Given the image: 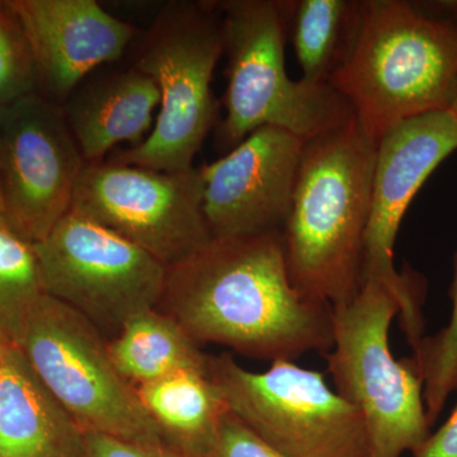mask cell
I'll return each mask as SVG.
<instances>
[{"instance_id": "2e32d148", "label": "cell", "mask_w": 457, "mask_h": 457, "mask_svg": "<svg viewBox=\"0 0 457 457\" xmlns=\"http://www.w3.org/2000/svg\"><path fill=\"white\" fill-rule=\"evenodd\" d=\"M159 104L154 80L134 66L78 90L64 116L84 162L102 163L119 144L145 140Z\"/></svg>"}, {"instance_id": "ac0fdd59", "label": "cell", "mask_w": 457, "mask_h": 457, "mask_svg": "<svg viewBox=\"0 0 457 457\" xmlns=\"http://www.w3.org/2000/svg\"><path fill=\"white\" fill-rule=\"evenodd\" d=\"M107 348L114 368L134 387L183 370H209V354L158 308L129 319Z\"/></svg>"}, {"instance_id": "5bb4252c", "label": "cell", "mask_w": 457, "mask_h": 457, "mask_svg": "<svg viewBox=\"0 0 457 457\" xmlns=\"http://www.w3.org/2000/svg\"><path fill=\"white\" fill-rule=\"evenodd\" d=\"M49 101L66 102L96 68L125 54L137 29L96 0H8Z\"/></svg>"}, {"instance_id": "cb8c5ba5", "label": "cell", "mask_w": 457, "mask_h": 457, "mask_svg": "<svg viewBox=\"0 0 457 457\" xmlns=\"http://www.w3.org/2000/svg\"><path fill=\"white\" fill-rule=\"evenodd\" d=\"M86 457H185L165 444L122 440L104 433L83 431Z\"/></svg>"}, {"instance_id": "e0dca14e", "label": "cell", "mask_w": 457, "mask_h": 457, "mask_svg": "<svg viewBox=\"0 0 457 457\" xmlns=\"http://www.w3.org/2000/svg\"><path fill=\"white\" fill-rule=\"evenodd\" d=\"M162 440L185 457H210L228 409L209 370H183L135 387Z\"/></svg>"}, {"instance_id": "277c9868", "label": "cell", "mask_w": 457, "mask_h": 457, "mask_svg": "<svg viewBox=\"0 0 457 457\" xmlns=\"http://www.w3.org/2000/svg\"><path fill=\"white\" fill-rule=\"evenodd\" d=\"M222 54L215 2L165 4L144 33L135 62L161 93L154 128L139 145L119 150L108 162L161 171L194 168L218 116L212 83Z\"/></svg>"}, {"instance_id": "9a60e30c", "label": "cell", "mask_w": 457, "mask_h": 457, "mask_svg": "<svg viewBox=\"0 0 457 457\" xmlns=\"http://www.w3.org/2000/svg\"><path fill=\"white\" fill-rule=\"evenodd\" d=\"M0 457H86L83 429L8 343L0 350Z\"/></svg>"}, {"instance_id": "4316f807", "label": "cell", "mask_w": 457, "mask_h": 457, "mask_svg": "<svg viewBox=\"0 0 457 457\" xmlns=\"http://www.w3.org/2000/svg\"><path fill=\"white\" fill-rule=\"evenodd\" d=\"M0 215H3V201H2V195H0Z\"/></svg>"}, {"instance_id": "5b68a950", "label": "cell", "mask_w": 457, "mask_h": 457, "mask_svg": "<svg viewBox=\"0 0 457 457\" xmlns=\"http://www.w3.org/2000/svg\"><path fill=\"white\" fill-rule=\"evenodd\" d=\"M228 57L227 117L221 146L236 147L249 134L275 126L308 141L353 116L330 84L293 80L285 65L286 26L281 2L218 0Z\"/></svg>"}, {"instance_id": "603a6c76", "label": "cell", "mask_w": 457, "mask_h": 457, "mask_svg": "<svg viewBox=\"0 0 457 457\" xmlns=\"http://www.w3.org/2000/svg\"><path fill=\"white\" fill-rule=\"evenodd\" d=\"M210 457H286L231 413L225 414Z\"/></svg>"}, {"instance_id": "ba28073f", "label": "cell", "mask_w": 457, "mask_h": 457, "mask_svg": "<svg viewBox=\"0 0 457 457\" xmlns=\"http://www.w3.org/2000/svg\"><path fill=\"white\" fill-rule=\"evenodd\" d=\"M14 345L83 431L164 444L135 387L114 368L101 330L71 306L45 294Z\"/></svg>"}, {"instance_id": "6da1fadb", "label": "cell", "mask_w": 457, "mask_h": 457, "mask_svg": "<svg viewBox=\"0 0 457 457\" xmlns=\"http://www.w3.org/2000/svg\"><path fill=\"white\" fill-rule=\"evenodd\" d=\"M156 308L198 345H224L270 363L333 345L332 306L295 288L281 231L212 237L168 267Z\"/></svg>"}, {"instance_id": "ffe728a7", "label": "cell", "mask_w": 457, "mask_h": 457, "mask_svg": "<svg viewBox=\"0 0 457 457\" xmlns=\"http://www.w3.org/2000/svg\"><path fill=\"white\" fill-rule=\"evenodd\" d=\"M44 295L33 243L0 215V341L16 345L26 319Z\"/></svg>"}, {"instance_id": "30bf717a", "label": "cell", "mask_w": 457, "mask_h": 457, "mask_svg": "<svg viewBox=\"0 0 457 457\" xmlns=\"http://www.w3.org/2000/svg\"><path fill=\"white\" fill-rule=\"evenodd\" d=\"M456 150L457 120L450 110L404 120L385 132L376 145L362 282H378L394 295L399 303L403 330L413 351L425 337L423 299L417 279L396 270L394 246L404 213L417 192Z\"/></svg>"}, {"instance_id": "3957f363", "label": "cell", "mask_w": 457, "mask_h": 457, "mask_svg": "<svg viewBox=\"0 0 457 457\" xmlns=\"http://www.w3.org/2000/svg\"><path fill=\"white\" fill-rule=\"evenodd\" d=\"M457 27L403 0H363L356 41L329 84L378 144L404 120L449 110Z\"/></svg>"}, {"instance_id": "7402d4cb", "label": "cell", "mask_w": 457, "mask_h": 457, "mask_svg": "<svg viewBox=\"0 0 457 457\" xmlns=\"http://www.w3.org/2000/svg\"><path fill=\"white\" fill-rule=\"evenodd\" d=\"M37 89V69L26 33L8 0L0 2V110Z\"/></svg>"}, {"instance_id": "7c38bea8", "label": "cell", "mask_w": 457, "mask_h": 457, "mask_svg": "<svg viewBox=\"0 0 457 457\" xmlns=\"http://www.w3.org/2000/svg\"><path fill=\"white\" fill-rule=\"evenodd\" d=\"M64 113L38 93L0 110L3 216L38 243L71 212L84 170Z\"/></svg>"}, {"instance_id": "4fadbf2b", "label": "cell", "mask_w": 457, "mask_h": 457, "mask_svg": "<svg viewBox=\"0 0 457 457\" xmlns=\"http://www.w3.org/2000/svg\"><path fill=\"white\" fill-rule=\"evenodd\" d=\"M303 144L290 131L263 126L227 155L198 168L212 237L282 231Z\"/></svg>"}, {"instance_id": "7a4b0ae2", "label": "cell", "mask_w": 457, "mask_h": 457, "mask_svg": "<svg viewBox=\"0 0 457 457\" xmlns=\"http://www.w3.org/2000/svg\"><path fill=\"white\" fill-rule=\"evenodd\" d=\"M376 145L354 114L303 144L282 245L295 288L332 308L362 287Z\"/></svg>"}, {"instance_id": "484cf974", "label": "cell", "mask_w": 457, "mask_h": 457, "mask_svg": "<svg viewBox=\"0 0 457 457\" xmlns=\"http://www.w3.org/2000/svg\"><path fill=\"white\" fill-rule=\"evenodd\" d=\"M449 110L451 112H453V116H455L457 120V79L455 87H453V97H451Z\"/></svg>"}, {"instance_id": "44dd1931", "label": "cell", "mask_w": 457, "mask_h": 457, "mask_svg": "<svg viewBox=\"0 0 457 457\" xmlns=\"http://www.w3.org/2000/svg\"><path fill=\"white\" fill-rule=\"evenodd\" d=\"M453 269L449 323L436 335L423 337L411 357L422 378L423 398L431 425L444 411L451 393L457 390V253Z\"/></svg>"}, {"instance_id": "d6986e66", "label": "cell", "mask_w": 457, "mask_h": 457, "mask_svg": "<svg viewBox=\"0 0 457 457\" xmlns=\"http://www.w3.org/2000/svg\"><path fill=\"white\" fill-rule=\"evenodd\" d=\"M286 31L302 68L300 79L329 84L350 55L359 33V0H290L281 2Z\"/></svg>"}, {"instance_id": "8fae6325", "label": "cell", "mask_w": 457, "mask_h": 457, "mask_svg": "<svg viewBox=\"0 0 457 457\" xmlns=\"http://www.w3.org/2000/svg\"><path fill=\"white\" fill-rule=\"evenodd\" d=\"M203 200L198 168L161 171L102 162L84 165L71 210L170 267L212 239Z\"/></svg>"}, {"instance_id": "8992f818", "label": "cell", "mask_w": 457, "mask_h": 457, "mask_svg": "<svg viewBox=\"0 0 457 457\" xmlns=\"http://www.w3.org/2000/svg\"><path fill=\"white\" fill-rule=\"evenodd\" d=\"M399 315L394 295L375 281L363 282L350 303L332 308L327 371L336 392L365 420L370 457L414 453L431 435L416 363L396 360L390 348V327Z\"/></svg>"}, {"instance_id": "83f0119b", "label": "cell", "mask_w": 457, "mask_h": 457, "mask_svg": "<svg viewBox=\"0 0 457 457\" xmlns=\"http://www.w3.org/2000/svg\"><path fill=\"white\" fill-rule=\"evenodd\" d=\"M5 342L0 341V350H2L3 345H4Z\"/></svg>"}, {"instance_id": "9c48e42d", "label": "cell", "mask_w": 457, "mask_h": 457, "mask_svg": "<svg viewBox=\"0 0 457 457\" xmlns=\"http://www.w3.org/2000/svg\"><path fill=\"white\" fill-rule=\"evenodd\" d=\"M33 246L44 293L112 338L129 319L161 302L168 267L73 210Z\"/></svg>"}, {"instance_id": "52a82bcc", "label": "cell", "mask_w": 457, "mask_h": 457, "mask_svg": "<svg viewBox=\"0 0 457 457\" xmlns=\"http://www.w3.org/2000/svg\"><path fill=\"white\" fill-rule=\"evenodd\" d=\"M209 376L228 411L286 457H370L365 420L323 372L293 361L255 372L222 353Z\"/></svg>"}, {"instance_id": "d4e9b609", "label": "cell", "mask_w": 457, "mask_h": 457, "mask_svg": "<svg viewBox=\"0 0 457 457\" xmlns=\"http://www.w3.org/2000/svg\"><path fill=\"white\" fill-rule=\"evenodd\" d=\"M414 457H457V403L450 417L423 442Z\"/></svg>"}]
</instances>
